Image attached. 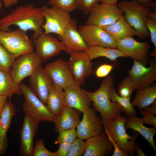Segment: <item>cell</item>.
<instances>
[{
	"mask_svg": "<svg viewBox=\"0 0 156 156\" xmlns=\"http://www.w3.org/2000/svg\"><path fill=\"white\" fill-rule=\"evenodd\" d=\"M44 22L42 7L29 4L18 6L0 19V30L9 31V27L14 25L26 31L31 30L34 31L32 40L43 33Z\"/></svg>",
	"mask_w": 156,
	"mask_h": 156,
	"instance_id": "1",
	"label": "cell"
},
{
	"mask_svg": "<svg viewBox=\"0 0 156 156\" xmlns=\"http://www.w3.org/2000/svg\"><path fill=\"white\" fill-rule=\"evenodd\" d=\"M114 77L108 75L103 81L99 88L94 92L84 91L90 98L94 109L98 111L101 116L103 126L109 121L115 119L123 112L121 107L116 103L112 101L109 96V91L114 86Z\"/></svg>",
	"mask_w": 156,
	"mask_h": 156,
	"instance_id": "2",
	"label": "cell"
},
{
	"mask_svg": "<svg viewBox=\"0 0 156 156\" xmlns=\"http://www.w3.org/2000/svg\"><path fill=\"white\" fill-rule=\"evenodd\" d=\"M117 6L125 13L123 16L126 21L139 34V39L150 37L145 21L151 10V8L144 6L136 0L130 2L122 1L117 4Z\"/></svg>",
	"mask_w": 156,
	"mask_h": 156,
	"instance_id": "3",
	"label": "cell"
},
{
	"mask_svg": "<svg viewBox=\"0 0 156 156\" xmlns=\"http://www.w3.org/2000/svg\"><path fill=\"white\" fill-rule=\"evenodd\" d=\"M127 120V118L119 114L115 119L109 121L104 126V130L120 148L130 155H133L135 152V140L139 133L137 132L134 134L135 130L131 135L127 133L125 124Z\"/></svg>",
	"mask_w": 156,
	"mask_h": 156,
	"instance_id": "4",
	"label": "cell"
},
{
	"mask_svg": "<svg viewBox=\"0 0 156 156\" xmlns=\"http://www.w3.org/2000/svg\"><path fill=\"white\" fill-rule=\"evenodd\" d=\"M0 43L16 58L34 51L32 40L27 31L19 28L13 31L0 30Z\"/></svg>",
	"mask_w": 156,
	"mask_h": 156,
	"instance_id": "5",
	"label": "cell"
},
{
	"mask_svg": "<svg viewBox=\"0 0 156 156\" xmlns=\"http://www.w3.org/2000/svg\"><path fill=\"white\" fill-rule=\"evenodd\" d=\"M20 85L24 97L22 109L25 114L39 122L47 121L54 123L55 116L49 111L46 105L25 84L21 82Z\"/></svg>",
	"mask_w": 156,
	"mask_h": 156,
	"instance_id": "6",
	"label": "cell"
},
{
	"mask_svg": "<svg viewBox=\"0 0 156 156\" xmlns=\"http://www.w3.org/2000/svg\"><path fill=\"white\" fill-rule=\"evenodd\" d=\"M42 8L44 19L42 26L43 32L62 35L71 19L69 12L54 7L48 8L46 5Z\"/></svg>",
	"mask_w": 156,
	"mask_h": 156,
	"instance_id": "7",
	"label": "cell"
},
{
	"mask_svg": "<svg viewBox=\"0 0 156 156\" xmlns=\"http://www.w3.org/2000/svg\"><path fill=\"white\" fill-rule=\"evenodd\" d=\"M67 62L70 71L75 82L83 85L86 78L93 73V63L86 52L75 51L70 53Z\"/></svg>",
	"mask_w": 156,
	"mask_h": 156,
	"instance_id": "8",
	"label": "cell"
},
{
	"mask_svg": "<svg viewBox=\"0 0 156 156\" xmlns=\"http://www.w3.org/2000/svg\"><path fill=\"white\" fill-rule=\"evenodd\" d=\"M149 66L146 67L137 60L128 71L134 90L151 86L156 81V59H149Z\"/></svg>",
	"mask_w": 156,
	"mask_h": 156,
	"instance_id": "9",
	"label": "cell"
},
{
	"mask_svg": "<svg viewBox=\"0 0 156 156\" xmlns=\"http://www.w3.org/2000/svg\"><path fill=\"white\" fill-rule=\"evenodd\" d=\"M124 13L117 6L101 3L91 10L86 23L101 27L112 25L123 16Z\"/></svg>",
	"mask_w": 156,
	"mask_h": 156,
	"instance_id": "10",
	"label": "cell"
},
{
	"mask_svg": "<svg viewBox=\"0 0 156 156\" xmlns=\"http://www.w3.org/2000/svg\"><path fill=\"white\" fill-rule=\"evenodd\" d=\"M36 52L42 62L66 51L65 46L51 34L43 33L32 40Z\"/></svg>",
	"mask_w": 156,
	"mask_h": 156,
	"instance_id": "11",
	"label": "cell"
},
{
	"mask_svg": "<svg viewBox=\"0 0 156 156\" xmlns=\"http://www.w3.org/2000/svg\"><path fill=\"white\" fill-rule=\"evenodd\" d=\"M42 62L35 51L23 54L16 59L10 73L15 81L20 83L24 79L30 77Z\"/></svg>",
	"mask_w": 156,
	"mask_h": 156,
	"instance_id": "12",
	"label": "cell"
},
{
	"mask_svg": "<svg viewBox=\"0 0 156 156\" xmlns=\"http://www.w3.org/2000/svg\"><path fill=\"white\" fill-rule=\"evenodd\" d=\"M117 48L127 57L137 60L146 66L149 60L151 45L148 42H140L133 37L127 38L116 42Z\"/></svg>",
	"mask_w": 156,
	"mask_h": 156,
	"instance_id": "13",
	"label": "cell"
},
{
	"mask_svg": "<svg viewBox=\"0 0 156 156\" xmlns=\"http://www.w3.org/2000/svg\"><path fill=\"white\" fill-rule=\"evenodd\" d=\"M78 30L88 47L99 46L117 48L116 42L100 27L85 24L80 26Z\"/></svg>",
	"mask_w": 156,
	"mask_h": 156,
	"instance_id": "14",
	"label": "cell"
},
{
	"mask_svg": "<svg viewBox=\"0 0 156 156\" xmlns=\"http://www.w3.org/2000/svg\"><path fill=\"white\" fill-rule=\"evenodd\" d=\"M94 108H89L83 113L82 119L77 126V137L87 140L103 132L101 119L97 115Z\"/></svg>",
	"mask_w": 156,
	"mask_h": 156,
	"instance_id": "15",
	"label": "cell"
},
{
	"mask_svg": "<svg viewBox=\"0 0 156 156\" xmlns=\"http://www.w3.org/2000/svg\"><path fill=\"white\" fill-rule=\"evenodd\" d=\"M29 88L46 105L50 90L53 84L51 77L41 64L36 68L29 80Z\"/></svg>",
	"mask_w": 156,
	"mask_h": 156,
	"instance_id": "16",
	"label": "cell"
},
{
	"mask_svg": "<svg viewBox=\"0 0 156 156\" xmlns=\"http://www.w3.org/2000/svg\"><path fill=\"white\" fill-rule=\"evenodd\" d=\"M75 82L63 88L64 105L83 113L90 108L92 102L88 95Z\"/></svg>",
	"mask_w": 156,
	"mask_h": 156,
	"instance_id": "17",
	"label": "cell"
},
{
	"mask_svg": "<svg viewBox=\"0 0 156 156\" xmlns=\"http://www.w3.org/2000/svg\"><path fill=\"white\" fill-rule=\"evenodd\" d=\"M77 22L71 19L58 40L65 46L66 52L69 54L75 51L86 52L88 47L78 30Z\"/></svg>",
	"mask_w": 156,
	"mask_h": 156,
	"instance_id": "18",
	"label": "cell"
},
{
	"mask_svg": "<svg viewBox=\"0 0 156 156\" xmlns=\"http://www.w3.org/2000/svg\"><path fill=\"white\" fill-rule=\"evenodd\" d=\"M39 123L25 114L20 133L19 153L21 156H32L34 138Z\"/></svg>",
	"mask_w": 156,
	"mask_h": 156,
	"instance_id": "19",
	"label": "cell"
},
{
	"mask_svg": "<svg viewBox=\"0 0 156 156\" xmlns=\"http://www.w3.org/2000/svg\"><path fill=\"white\" fill-rule=\"evenodd\" d=\"M44 68L55 85L63 88L75 82L68 66L67 62L59 59L48 63Z\"/></svg>",
	"mask_w": 156,
	"mask_h": 156,
	"instance_id": "20",
	"label": "cell"
},
{
	"mask_svg": "<svg viewBox=\"0 0 156 156\" xmlns=\"http://www.w3.org/2000/svg\"><path fill=\"white\" fill-rule=\"evenodd\" d=\"M86 140L83 156H105L113 151L112 144L105 131Z\"/></svg>",
	"mask_w": 156,
	"mask_h": 156,
	"instance_id": "21",
	"label": "cell"
},
{
	"mask_svg": "<svg viewBox=\"0 0 156 156\" xmlns=\"http://www.w3.org/2000/svg\"><path fill=\"white\" fill-rule=\"evenodd\" d=\"M81 113L76 109L64 105L59 114L55 116L54 122L55 132L75 129L81 121L80 115Z\"/></svg>",
	"mask_w": 156,
	"mask_h": 156,
	"instance_id": "22",
	"label": "cell"
},
{
	"mask_svg": "<svg viewBox=\"0 0 156 156\" xmlns=\"http://www.w3.org/2000/svg\"><path fill=\"white\" fill-rule=\"evenodd\" d=\"M16 114L14 104L7 100L3 107L0 117V155L5 151L8 145L7 134L13 117Z\"/></svg>",
	"mask_w": 156,
	"mask_h": 156,
	"instance_id": "23",
	"label": "cell"
},
{
	"mask_svg": "<svg viewBox=\"0 0 156 156\" xmlns=\"http://www.w3.org/2000/svg\"><path fill=\"white\" fill-rule=\"evenodd\" d=\"M116 42L124 38L137 36L138 32L127 23L123 16L112 25L101 27Z\"/></svg>",
	"mask_w": 156,
	"mask_h": 156,
	"instance_id": "24",
	"label": "cell"
},
{
	"mask_svg": "<svg viewBox=\"0 0 156 156\" xmlns=\"http://www.w3.org/2000/svg\"><path fill=\"white\" fill-rule=\"evenodd\" d=\"M144 123L142 118L133 115L128 117L125 126L126 129H133L140 134L149 142L156 153V146L153 140L156 129L147 127Z\"/></svg>",
	"mask_w": 156,
	"mask_h": 156,
	"instance_id": "25",
	"label": "cell"
},
{
	"mask_svg": "<svg viewBox=\"0 0 156 156\" xmlns=\"http://www.w3.org/2000/svg\"><path fill=\"white\" fill-rule=\"evenodd\" d=\"M15 94H23L20 83L15 81L10 72L0 70V95L11 99Z\"/></svg>",
	"mask_w": 156,
	"mask_h": 156,
	"instance_id": "26",
	"label": "cell"
},
{
	"mask_svg": "<svg viewBox=\"0 0 156 156\" xmlns=\"http://www.w3.org/2000/svg\"><path fill=\"white\" fill-rule=\"evenodd\" d=\"M46 105L52 114L57 115L65 105L63 88L53 84L49 92Z\"/></svg>",
	"mask_w": 156,
	"mask_h": 156,
	"instance_id": "27",
	"label": "cell"
},
{
	"mask_svg": "<svg viewBox=\"0 0 156 156\" xmlns=\"http://www.w3.org/2000/svg\"><path fill=\"white\" fill-rule=\"evenodd\" d=\"M150 86L138 90L135 97L131 102L132 105L141 109L149 106L156 100V84L153 83Z\"/></svg>",
	"mask_w": 156,
	"mask_h": 156,
	"instance_id": "28",
	"label": "cell"
},
{
	"mask_svg": "<svg viewBox=\"0 0 156 156\" xmlns=\"http://www.w3.org/2000/svg\"><path fill=\"white\" fill-rule=\"evenodd\" d=\"M86 52L91 60L99 57H104L111 61L116 62L117 59L118 57H127L117 48L99 46L89 47Z\"/></svg>",
	"mask_w": 156,
	"mask_h": 156,
	"instance_id": "29",
	"label": "cell"
},
{
	"mask_svg": "<svg viewBox=\"0 0 156 156\" xmlns=\"http://www.w3.org/2000/svg\"><path fill=\"white\" fill-rule=\"evenodd\" d=\"M114 86H112L109 91V96L111 100L116 103L122 108L126 116L129 117L135 115L137 111L134 109L130 102V98L119 96L116 92Z\"/></svg>",
	"mask_w": 156,
	"mask_h": 156,
	"instance_id": "30",
	"label": "cell"
},
{
	"mask_svg": "<svg viewBox=\"0 0 156 156\" xmlns=\"http://www.w3.org/2000/svg\"><path fill=\"white\" fill-rule=\"evenodd\" d=\"M16 57L0 43V70L10 72Z\"/></svg>",
	"mask_w": 156,
	"mask_h": 156,
	"instance_id": "31",
	"label": "cell"
},
{
	"mask_svg": "<svg viewBox=\"0 0 156 156\" xmlns=\"http://www.w3.org/2000/svg\"><path fill=\"white\" fill-rule=\"evenodd\" d=\"M133 90V86L128 74L118 86V94L122 97L131 98Z\"/></svg>",
	"mask_w": 156,
	"mask_h": 156,
	"instance_id": "32",
	"label": "cell"
},
{
	"mask_svg": "<svg viewBox=\"0 0 156 156\" xmlns=\"http://www.w3.org/2000/svg\"><path fill=\"white\" fill-rule=\"evenodd\" d=\"M48 2L52 7L69 13L77 9L75 0H50Z\"/></svg>",
	"mask_w": 156,
	"mask_h": 156,
	"instance_id": "33",
	"label": "cell"
},
{
	"mask_svg": "<svg viewBox=\"0 0 156 156\" xmlns=\"http://www.w3.org/2000/svg\"><path fill=\"white\" fill-rule=\"evenodd\" d=\"M57 139L54 142L55 144L66 142L71 144L77 137L75 129H70L60 131Z\"/></svg>",
	"mask_w": 156,
	"mask_h": 156,
	"instance_id": "34",
	"label": "cell"
},
{
	"mask_svg": "<svg viewBox=\"0 0 156 156\" xmlns=\"http://www.w3.org/2000/svg\"><path fill=\"white\" fill-rule=\"evenodd\" d=\"M85 141L79 138H76L71 144L66 156H82L85 149Z\"/></svg>",
	"mask_w": 156,
	"mask_h": 156,
	"instance_id": "35",
	"label": "cell"
},
{
	"mask_svg": "<svg viewBox=\"0 0 156 156\" xmlns=\"http://www.w3.org/2000/svg\"><path fill=\"white\" fill-rule=\"evenodd\" d=\"M145 25L149 33L151 42L154 46V50L150 53V55L156 59V20L147 17L145 21Z\"/></svg>",
	"mask_w": 156,
	"mask_h": 156,
	"instance_id": "36",
	"label": "cell"
},
{
	"mask_svg": "<svg viewBox=\"0 0 156 156\" xmlns=\"http://www.w3.org/2000/svg\"><path fill=\"white\" fill-rule=\"evenodd\" d=\"M32 156H55V152H51L45 147L43 140H36L34 147Z\"/></svg>",
	"mask_w": 156,
	"mask_h": 156,
	"instance_id": "37",
	"label": "cell"
},
{
	"mask_svg": "<svg viewBox=\"0 0 156 156\" xmlns=\"http://www.w3.org/2000/svg\"><path fill=\"white\" fill-rule=\"evenodd\" d=\"M77 9L84 14H89L92 8L100 0H75Z\"/></svg>",
	"mask_w": 156,
	"mask_h": 156,
	"instance_id": "38",
	"label": "cell"
},
{
	"mask_svg": "<svg viewBox=\"0 0 156 156\" xmlns=\"http://www.w3.org/2000/svg\"><path fill=\"white\" fill-rule=\"evenodd\" d=\"M115 63L112 64H104L100 66L95 71L96 76L98 78H103L108 76L113 69Z\"/></svg>",
	"mask_w": 156,
	"mask_h": 156,
	"instance_id": "39",
	"label": "cell"
},
{
	"mask_svg": "<svg viewBox=\"0 0 156 156\" xmlns=\"http://www.w3.org/2000/svg\"><path fill=\"white\" fill-rule=\"evenodd\" d=\"M140 111L144 123L151 125L154 128L156 129V117L155 115L147 113L142 109H140Z\"/></svg>",
	"mask_w": 156,
	"mask_h": 156,
	"instance_id": "40",
	"label": "cell"
},
{
	"mask_svg": "<svg viewBox=\"0 0 156 156\" xmlns=\"http://www.w3.org/2000/svg\"><path fill=\"white\" fill-rule=\"evenodd\" d=\"M107 139L111 142L114 146V151L113 156H129L130 155L120 148L116 143L112 139L109 134L106 133Z\"/></svg>",
	"mask_w": 156,
	"mask_h": 156,
	"instance_id": "41",
	"label": "cell"
},
{
	"mask_svg": "<svg viewBox=\"0 0 156 156\" xmlns=\"http://www.w3.org/2000/svg\"><path fill=\"white\" fill-rule=\"evenodd\" d=\"M59 144L58 150L55 152V156H66L70 149L71 144L62 142Z\"/></svg>",
	"mask_w": 156,
	"mask_h": 156,
	"instance_id": "42",
	"label": "cell"
},
{
	"mask_svg": "<svg viewBox=\"0 0 156 156\" xmlns=\"http://www.w3.org/2000/svg\"><path fill=\"white\" fill-rule=\"evenodd\" d=\"M152 104L151 106L144 107L142 109L147 113L155 115L156 114V100Z\"/></svg>",
	"mask_w": 156,
	"mask_h": 156,
	"instance_id": "43",
	"label": "cell"
},
{
	"mask_svg": "<svg viewBox=\"0 0 156 156\" xmlns=\"http://www.w3.org/2000/svg\"><path fill=\"white\" fill-rule=\"evenodd\" d=\"M140 4L147 8H150L153 0H136Z\"/></svg>",
	"mask_w": 156,
	"mask_h": 156,
	"instance_id": "44",
	"label": "cell"
},
{
	"mask_svg": "<svg viewBox=\"0 0 156 156\" xmlns=\"http://www.w3.org/2000/svg\"><path fill=\"white\" fill-rule=\"evenodd\" d=\"M8 98L7 96L0 95V117L4 106Z\"/></svg>",
	"mask_w": 156,
	"mask_h": 156,
	"instance_id": "45",
	"label": "cell"
},
{
	"mask_svg": "<svg viewBox=\"0 0 156 156\" xmlns=\"http://www.w3.org/2000/svg\"><path fill=\"white\" fill-rule=\"evenodd\" d=\"M5 7L8 8L14 5L18 2V0H3Z\"/></svg>",
	"mask_w": 156,
	"mask_h": 156,
	"instance_id": "46",
	"label": "cell"
},
{
	"mask_svg": "<svg viewBox=\"0 0 156 156\" xmlns=\"http://www.w3.org/2000/svg\"><path fill=\"white\" fill-rule=\"evenodd\" d=\"M135 152H136L138 156H145L146 155L144 154L140 146L136 144L135 148Z\"/></svg>",
	"mask_w": 156,
	"mask_h": 156,
	"instance_id": "47",
	"label": "cell"
},
{
	"mask_svg": "<svg viewBox=\"0 0 156 156\" xmlns=\"http://www.w3.org/2000/svg\"><path fill=\"white\" fill-rule=\"evenodd\" d=\"M118 0H100L99 2L102 3L117 6V2Z\"/></svg>",
	"mask_w": 156,
	"mask_h": 156,
	"instance_id": "48",
	"label": "cell"
},
{
	"mask_svg": "<svg viewBox=\"0 0 156 156\" xmlns=\"http://www.w3.org/2000/svg\"><path fill=\"white\" fill-rule=\"evenodd\" d=\"M147 17L156 20V11L151 10L148 15Z\"/></svg>",
	"mask_w": 156,
	"mask_h": 156,
	"instance_id": "49",
	"label": "cell"
},
{
	"mask_svg": "<svg viewBox=\"0 0 156 156\" xmlns=\"http://www.w3.org/2000/svg\"><path fill=\"white\" fill-rule=\"evenodd\" d=\"M2 6V3L1 2L0 0V8H1Z\"/></svg>",
	"mask_w": 156,
	"mask_h": 156,
	"instance_id": "50",
	"label": "cell"
}]
</instances>
